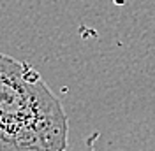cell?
<instances>
[{
    "mask_svg": "<svg viewBox=\"0 0 155 151\" xmlns=\"http://www.w3.org/2000/svg\"><path fill=\"white\" fill-rule=\"evenodd\" d=\"M62 102L28 62L0 53V151H65Z\"/></svg>",
    "mask_w": 155,
    "mask_h": 151,
    "instance_id": "obj_1",
    "label": "cell"
}]
</instances>
